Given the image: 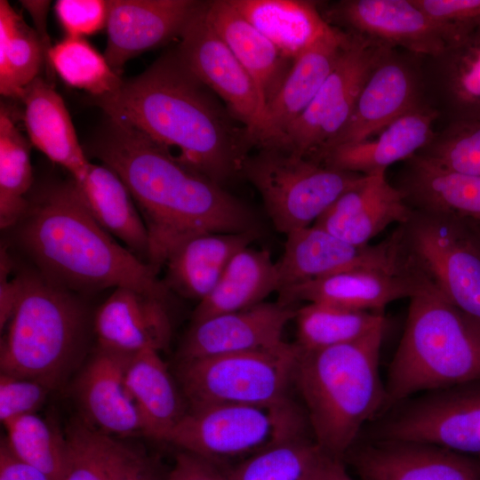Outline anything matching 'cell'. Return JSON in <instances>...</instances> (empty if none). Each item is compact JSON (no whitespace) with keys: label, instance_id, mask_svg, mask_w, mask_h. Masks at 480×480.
I'll list each match as a JSON object with an SVG mask.
<instances>
[{"label":"cell","instance_id":"1","mask_svg":"<svg viewBox=\"0 0 480 480\" xmlns=\"http://www.w3.org/2000/svg\"><path fill=\"white\" fill-rule=\"evenodd\" d=\"M88 154L129 189L148 229L149 263L158 272L189 236L257 230L252 212L222 185L128 125L109 119Z\"/></svg>","mask_w":480,"mask_h":480},{"label":"cell","instance_id":"2","mask_svg":"<svg viewBox=\"0 0 480 480\" xmlns=\"http://www.w3.org/2000/svg\"><path fill=\"white\" fill-rule=\"evenodd\" d=\"M110 120L128 125L223 186L241 175L253 147L242 125L182 63L168 52L112 93L92 97ZM240 124V123H239Z\"/></svg>","mask_w":480,"mask_h":480},{"label":"cell","instance_id":"3","mask_svg":"<svg viewBox=\"0 0 480 480\" xmlns=\"http://www.w3.org/2000/svg\"><path fill=\"white\" fill-rule=\"evenodd\" d=\"M12 241L50 282L84 295L130 287L166 299L158 271L118 243L92 216L74 180L29 195Z\"/></svg>","mask_w":480,"mask_h":480},{"label":"cell","instance_id":"4","mask_svg":"<svg viewBox=\"0 0 480 480\" xmlns=\"http://www.w3.org/2000/svg\"><path fill=\"white\" fill-rule=\"evenodd\" d=\"M385 326L353 342L318 350L300 348L294 388L315 441L333 459L343 460L363 427L386 410L379 369Z\"/></svg>","mask_w":480,"mask_h":480},{"label":"cell","instance_id":"5","mask_svg":"<svg viewBox=\"0 0 480 480\" xmlns=\"http://www.w3.org/2000/svg\"><path fill=\"white\" fill-rule=\"evenodd\" d=\"M480 380V324L429 280L410 298L389 364L386 411L419 394Z\"/></svg>","mask_w":480,"mask_h":480},{"label":"cell","instance_id":"6","mask_svg":"<svg viewBox=\"0 0 480 480\" xmlns=\"http://www.w3.org/2000/svg\"><path fill=\"white\" fill-rule=\"evenodd\" d=\"M21 293L1 340V373L61 388L80 365L90 315L82 295L50 282L34 268L19 270Z\"/></svg>","mask_w":480,"mask_h":480},{"label":"cell","instance_id":"7","mask_svg":"<svg viewBox=\"0 0 480 480\" xmlns=\"http://www.w3.org/2000/svg\"><path fill=\"white\" fill-rule=\"evenodd\" d=\"M304 435H312L308 418L293 402L216 404L188 409L166 442L224 468Z\"/></svg>","mask_w":480,"mask_h":480},{"label":"cell","instance_id":"8","mask_svg":"<svg viewBox=\"0 0 480 480\" xmlns=\"http://www.w3.org/2000/svg\"><path fill=\"white\" fill-rule=\"evenodd\" d=\"M300 354L296 343L178 363L177 381L188 409L216 404L276 406L292 403Z\"/></svg>","mask_w":480,"mask_h":480},{"label":"cell","instance_id":"9","mask_svg":"<svg viewBox=\"0 0 480 480\" xmlns=\"http://www.w3.org/2000/svg\"><path fill=\"white\" fill-rule=\"evenodd\" d=\"M241 175L260 193L274 227L285 236L313 225L364 176L276 148L249 154Z\"/></svg>","mask_w":480,"mask_h":480},{"label":"cell","instance_id":"10","mask_svg":"<svg viewBox=\"0 0 480 480\" xmlns=\"http://www.w3.org/2000/svg\"><path fill=\"white\" fill-rule=\"evenodd\" d=\"M413 261L458 309L480 324V231L460 216L412 209L399 225Z\"/></svg>","mask_w":480,"mask_h":480},{"label":"cell","instance_id":"11","mask_svg":"<svg viewBox=\"0 0 480 480\" xmlns=\"http://www.w3.org/2000/svg\"><path fill=\"white\" fill-rule=\"evenodd\" d=\"M392 408L370 439L427 443L480 459V380L421 393Z\"/></svg>","mask_w":480,"mask_h":480},{"label":"cell","instance_id":"12","mask_svg":"<svg viewBox=\"0 0 480 480\" xmlns=\"http://www.w3.org/2000/svg\"><path fill=\"white\" fill-rule=\"evenodd\" d=\"M389 47L351 33L313 100L273 148L316 159L348 124L367 77Z\"/></svg>","mask_w":480,"mask_h":480},{"label":"cell","instance_id":"13","mask_svg":"<svg viewBox=\"0 0 480 480\" xmlns=\"http://www.w3.org/2000/svg\"><path fill=\"white\" fill-rule=\"evenodd\" d=\"M175 50L185 67L226 105L258 147L265 126L266 105L244 66L210 24L201 1Z\"/></svg>","mask_w":480,"mask_h":480},{"label":"cell","instance_id":"14","mask_svg":"<svg viewBox=\"0 0 480 480\" xmlns=\"http://www.w3.org/2000/svg\"><path fill=\"white\" fill-rule=\"evenodd\" d=\"M276 262L279 289L361 267H400L410 262L400 226L377 244L354 245L311 225L286 235Z\"/></svg>","mask_w":480,"mask_h":480},{"label":"cell","instance_id":"15","mask_svg":"<svg viewBox=\"0 0 480 480\" xmlns=\"http://www.w3.org/2000/svg\"><path fill=\"white\" fill-rule=\"evenodd\" d=\"M419 58L388 48L367 77L348 124L324 151L371 139L427 102Z\"/></svg>","mask_w":480,"mask_h":480},{"label":"cell","instance_id":"16","mask_svg":"<svg viewBox=\"0 0 480 480\" xmlns=\"http://www.w3.org/2000/svg\"><path fill=\"white\" fill-rule=\"evenodd\" d=\"M428 279L411 257L404 266L356 268L284 289L277 292V302H319L383 312L390 302L412 298Z\"/></svg>","mask_w":480,"mask_h":480},{"label":"cell","instance_id":"17","mask_svg":"<svg viewBox=\"0 0 480 480\" xmlns=\"http://www.w3.org/2000/svg\"><path fill=\"white\" fill-rule=\"evenodd\" d=\"M344 460L359 480H480V459L421 442L370 439Z\"/></svg>","mask_w":480,"mask_h":480},{"label":"cell","instance_id":"18","mask_svg":"<svg viewBox=\"0 0 480 480\" xmlns=\"http://www.w3.org/2000/svg\"><path fill=\"white\" fill-rule=\"evenodd\" d=\"M296 309L263 301L194 322L179 348V362L277 347L284 342V330Z\"/></svg>","mask_w":480,"mask_h":480},{"label":"cell","instance_id":"19","mask_svg":"<svg viewBox=\"0 0 480 480\" xmlns=\"http://www.w3.org/2000/svg\"><path fill=\"white\" fill-rule=\"evenodd\" d=\"M131 356L97 346L74 384L81 419L114 438L146 436L140 414L125 381Z\"/></svg>","mask_w":480,"mask_h":480},{"label":"cell","instance_id":"20","mask_svg":"<svg viewBox=\"0 0 480 480\" xmlns=\"http://www.w3.org/2000/svg\"><path fill=\"white\" fill-rule=\"evenodd\" d=\"M201 1L108 0V42L103 53L122 76L124 64L145 51L180 37Z\"/></svg>","mask_w":480,"mask_h":480},{"label":"cell","instance_id":"21","mask_svg":"<svg viewBox=\"0 0 480 480\" xmlns=\"http://www.w3.org/2000/svg\"><path fill=\"white\" fill-rule=\"evenodd\" d=\"M330 13L351 33L427 58L446 44L441 28L412 0H343Z\"/></svg>","mask_w":480,"mask_h":480},{"label":"cell","instance_id":"22","mask_svg":"<svg viewBox=\"0 0 480 480\" xmlns=\"http://www.w3.org/2000/svg\"><path fill=\"white\" fill-rule=\"evenodd\" d=\"M165 300L130 287L114 289L92 319L97 346L128 356L166 348L172 324Z\"/></svg>","mask_w":480,"mask_h":480},{"label":"cell","instance_id":"23","mask_svg":"<svg viewBox=\"0 0 480 480\" xmlns=\"http://www.w3.org/2000/svg\"><path fill=\"white\" fill-rule=\"evenodd\" d=\"M412 208L386 172L364 175L316 221L332 236L354 245H366L390 224H404Z\"/></svg>","mask_w":480,"mask_h":480},{"label":"cell","instance_id":"24","mask_svg":"<svg viewBox=\"0 0 480 480\" xmlns=\"http://www.w3.org/2000/svg\"><path fill=\"white\" fill-rule=\"evenodd\" d=\"M439 115L428 101L424 102L394 121L375 139L336 146L315 161L362 175L386 172L388 166L409 159L431 141Z\"/></svg>","mask_w":480,"mask_h":480},{"label":"cell","instance_id":"25","mask_svg":"<svg viewBox=\"0 0 480 480\" xmlns=\"http://www.w3.org/2000/svg\"><path fill=\"white\" fill-rule=\"evenodd\" d=\"M350 38L351 33L332 27L292 61L281 88L267 107L259 148L276 146L313 100Z\"/></svg>","mask_w":480,"mask_h":480},{"label":"cell","instance_id":"26","mask_svg":"<svg viewBox=\"0 0 480 480\" xmlns=\"http://www.w3.org/2000/svg\"><path fill=\"white\" fill-rule=\"evenodd\" d=\"M256 236L257 230L189 236L178 244L165 260L163 283L168 291L199 302L213 290L234 256Z\"/></svg>","mask_w":480,"mask_h":480},{"label":"cell","instance_id":"27","mask_svg":"<svg viewBox=\"0 0 480 480\" xmlns=\"http://www.w3.org/2000/svg\"><path fill=\"white\" fill-rule=\"evenodd\" d=\"M424 59L425 91L433 92L448 122L480 120V28Z\"/></svg>","mask_w":480,"mask_h":480},{"label":"cell","instance_id":"28","mask_svg":"<svg viewBox=\"0 0 480 480\" xmlns=\"http://www.w3.org/2000/svg\"><path fill=\"white\" fill-rule=\"evenodd\" d=\"M21 100L24 125L31 145L66 169L73 180L84 178L91 162L78 141L61 96L38 76L25 88Z\"/></svg>","mask_w":480,"mask_h":480},{"label":"cell","instance_id":"29","mask_svg":"<svg viewBox=\"0 0 480 480\" xmlns=\"http://www.w3.org/2000/svg\"><path fill=\"white\" fill-rule=\"evenodd\" d=\"M205 12L213 29L255 81L267 110L292 61L236 10L229 0L207 1Z\"/></svg>","mask_w":480,"mask_h":480},{"label":"cell","instance_id":"30","mask_svg":"<svg viewBox=\"0 0 480 480\" xmlns=\"http://www.w3.org/2000/svg\"><path fill=\"white\" fill-rule=\"evenodd\" d=\"M94 220L141 261L149 263V237L140 212L124 181L103 164L90 163L75 180Z\"/></svg>","mask_w":480,"mask_h":480},{"label":"cell","instance_id":"31","mask_svg":"<svg viewBox=\"0 0 480 480\" xmlns=\"http://www.w3.org/2000/svg\"><path fill=\"white\" fill-rule=\"evenodd\" d=\"M125 381L140 414L146 436L166 442L188 406L160 352L146 349L132 356Z\"/></svg>","mask_w":480,"mask_h":480},{"label":"cell","instance_id":"32","mask_svg":"<svg viewBox=\"0 0 480 480\" xmlns=\"http://www.w3.org/2000/svg\"><path fill=\"white\" fill-rule=\"evenodd\" d=\"M405 161L396 187L411 208L480 223V176L444 169L419 154Z\"/></svg>","mask_w":480,"mask_h":480},{"label":"cell","instance_id":"33","mask_svg":"<svg viewBox=\"0 0 480 480\" xmlns=\"http://www.w3.org/2000/svg\"><path fill=\"white\" fill-rule=\"evenodd\" d=\"M278 289L276 262L270 252L248 246L234 256L213 290L198 302L192 323L252 307Z\"/></svg>","mask_w":480,"mask_h":480},{"label":"cell","instance_id":"34","mask_svg":"<svg viewBox=\"0 0 480 480\" xmlns=\"http://www.w3.org/2000/svg\"><path fill=\"white\" fill-rule=\"evenodd\" d=\"M231 5L293 61L332 26L316 4L300 0H229Z\"/></svg>","mask_w":480,"mask_h":480},{"label":"cell","instance_id":"35","mask_svg":"<svg viewBox=\"0 0 480 480\" xmlns=\"http://www.w3.org/2000/svg\"><path fill=\"white\" fill-rule=\"evenodd\" d=\"M336 460L312 435L287 439L223 468L226 480H329Z\"/></svg>","mask_w":480,"mask_h":480},{"label":"cell","instance_id":"36","mask_svg":"<svg viewBox=\"0 0 480 480\" xmlns=\"http://www.w3.org/2000/svg\"><path fill=\"white\" fill-rule=\"evenodd\" d=\"M296 344L318 350L356 341L386 324L383 312L308 302L296 309Z\"/></svg>","mask_w":480,"mask_h":480},{"label":"cell","instance_id":"37","mask_svg":"<svg viewBox=\"0 0 480 480\" xmlns=\"http://www.w3.org/2000/svg\"><path fill=\"white\" fill-rule=\"evenodd\" d=\"M47 51L36 32L5 0L0 1V92L20 99L40 72Z\"/></svg>","mask_w":480,"mask_h":480},{"label":"cell","instance_id":"38","mask_svg":"<svg viewBox=\"0 0 480 480\" xmlns=\"http://www.w3.org/2000/svg\"><path fill=\"white\" fill-rule=\"evenodd\" d=\"M29 140L5 108L0 111V227L11 229L28 206L34 182Z\"/></svg>","mask_w":480,"mask_h":480},{"label":"cell","instance_id":"39","mask_svg":"<svg viewBox=\"0 0 480 480\" xmlns=\"http://www.w3.org/2000/svg\"><path fill=\"white\" fill-rule=\"evenodd\" d=\"M47 60L64 83L94 98L114 92L124 81L84 37L67 36L52 45Z\"/></svg>","mask_w":480,"mask_h":480},{"label":"cell","instance_id":"40","mask_svg":"<svg viewBox=\"0 0 480 480\" xmlns=\"http://www.w3.org/2000/svg\"><path fill=\"white\" fill-rule=\"evenodd\" d=\"M4 436L12 452L23 461L60 480L67 450L65 432L52 422L30 414L5 426Z\"/></svg>","mask_w":480,"mask_h":480},{"label":"cell","instance_id":"41","mask_svg":"<svg viewBox=\"0 0 480 480\" xmlns=\"http://www.w3.org/2000/svg\"><path fill=\"white\" fill-rule=\"evenodd\" d=\"M418 154L444 169L480 176V120L448 122Z\"/></svg>","mask_w":480,"mask_h":480},{"label":"cell","instance_id":"42","mask_svg":"<svg viewBox=\"0 0 480 480\" xmlns=\"http://www.w3.org/2000/svg\"><path fill=\"white\" fill-rule=\"evenodd\" d=\"M67 450L60 480H109L108 436L82 419L65 430Z\"/></svg>","mask_w":480,"mask_h":480},{"label":"cell","instance_id":"43","mask_svg":"<svg viewBox=\"0 0 480 480\" xmlns=\"http://www.w3.org/2000/svg\"><path fill=\"white\" fill-rule=\"evenodd\" d=\"M443 30L446 43L480 28V0H412Z\"/></svg>","mask_w":480,"mask_h":480},{"label":"cell","instance_id":"44","mask_svg":"<svg viewBox=\"0 0 480 480\" xmlns=\"http://www.w3.org/2000/svg\"><path fill=\"white\" fill-rule=\"evenodd\" d=\"M52 391L29 378L0 374V420L4 426L22 416L35 414Z\"/></svg>","mask_w":480,"mask_h":480},{"label":"cell","instance_id":"45","mask_svg":"<svg viewBox=\"0 0 480 480\" xmlns=\"http://www.w3.org/2000/svg\"><path fill=\"white\" fill-rule=\"evenodd\" d=\"M54 12L68 36L84 37L107 27L108 4L104 0H59Z\"/></svg>","mask_w":480,"mask_h":480},{"label":"cell","instance_id":"46","mask_svg":"<svg viewBox=\"0 0 480 480\" xmlns=\"http://www.w3.org/2000/svg\"><path fill=\"white\" fill-rule=\"evenodd\" d=\"M109 480H162L153 460L142 451L108 436Z\"/></svg>","mask_w":480,"mask_h":480},{"label":"cell","instance_id":"47","mask_svg":"<svg viewBox=\"0 0 480 480\" xmlns=\"http://www.w3.org/2000/svg\"><path fill=\"white\" fill-rule=\"evenodd\" d=\"M15 268L14 260L6 245L1 246L0 254V328L10 321L21 293V279L19 271L11 276Z\"/></svg>","mask_w":480,"mask_h":480},{"label":"cell","instance_id":"48","mask_svg":"<svg viewBox=\"0 0 480 480\" xmlns=\"http://www.w3.org/2000/svg\"><path fill=\"white\" fill-rule=\"evenodd\" d=\"M166 480H226L223 468L196 454L180 451Z\"/></svg>","mask_w":480,"mask_h":480},{"label":"cell","instance_id":"49","mask_svg":"<svg viewBox=\"0 0 480 480\" xmlns=\"http://www.w3.org/2000/svg\"><path fill=\"white\" fill-rule=\"evenodd\" d=\"M0 480H52L46 474L18 458L4 436L0 442Z\"/></svg>","mask_w":480,"mask_h":480},{"label":"cell","instance_id":"50","mask_svg":"<svg viewBox=\"0 0 480 480\" xmlns=\"http://www.w3.org/2000/svg\"><path fill=\"white\" fill-rule=\"evenodd\" d=\"M22 5L27 8L33 16L36 24L38 28V31L41 33L40 39L47 51L52 47L50 40L48 39L47 33L45 32V12L49 5V1H22ZM39 35V33H37Z\"/></svg>","mask_w":480,"mask_h":480},{"label":"cell","instance_id":"51","mask_svg":"<svg viewBox=\"0 0 480 480\" xmlns=\"http://www.w3.org/2000/svg\"><path fill=\"white\" fill-rule=\"evenodd\" d=\"M329 480H354L348 473L343 460H336L332 468Z\"/></svg>","mask_w":480,"mask_h":480},{"label":"cell","instance_id":"52","mask_svg":"<svg viewBox=\"0 0 480 480\" xmlns=\"http://www.w3.org/2000/svg\"><path fill=\"white\" fill-rule=\"evenodd\" d=\"M474 222H475V221H474ZM475 224L476 225L478 230L480 231V223L475 222Z\"/></svg>","mask_w":480,"mask_h":480}]
</instances>
